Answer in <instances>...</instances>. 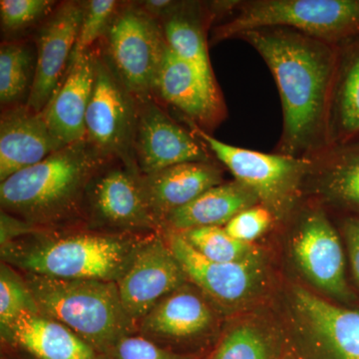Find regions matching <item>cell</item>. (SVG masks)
<instances>
[{"instance_id": "cell-21", "label": "cell", "mask_w": 359, "mask_h": 359, "mask_svg": "<svg viewBox=\"0 0 359 359\" xmlns=\"http://www.w3.org/2000/svg\"><path fill=\"white\" fill-rule=\"evenodd\" d=\"M330 146L359 138V39L339 47L327 108Z\"/></svg>"}, {"instance_id": "cell-6", "label": "cell", "mask_w": 359, "mask_h": 359, "mask_svg": "<svg viewBox=\"0 0 359 359\" xmlns=\"http://www.w3.org/2000/svg\"><path fill=\"white\" fill-rule=\"evenodd\" d=\"M184 122L214 159L230 171L236 181L256 194L259 203L268 207L275 216L282 217L294 207L304 188L311 159L231 145L218 140L192 122Z\"/></svg>"}, {"instance_id": "cell-30", "label": "cell", "mask_w": 359, "mask_h": 359, "mask_svg": "<svg viewBox=\"0 0 359 359\" xmlns=\"http://www.w3.org/2000/svg\"><path fill=\"white\" fill-rule=\"evenodd\" d=\"M271 346L266 335L250 325L233 328L219 344L212 359H269Z\"/></svg>"}, {"instance_id": "cell-3", "label": "cell", "mask_w": 359, "mask_h": 359, "mask_svg": "<svg viewBox=\"0 0 359 359\" xmlns=\"http://www.w3.org/2000/svg\"><path fill=\"white\" fill-rule=\"evenodd\" d=\"M39 313L62 323L97 353L130 335L135 321L123 308L117 283L63 280L25 273Z\"/></svg>"}, {"instance_id": "cell-12", "label": "cell", "mask_w": 359, "mask_h": 359, "mask_svg": "<svg viewBox=\"0 0 359 359\" xmlns=\"http://www.w3.org/2000/svg\"><path fill=\"white\" fill-rule=\"evenodd\" d=\"M85 2L65 1L48 15L37 34L32 89L25 105L41 112L62 83L83 18Z\"/></svg>"}, {"instance_id": "cell-17", "label": "cell", "mask_w": 359, "mask_h": 359, "mask_svg": "<svg viewBox=\"0 0 359 359\" xmlns=\"http://www.w3.org/2000/svg\"><path fill=\"white\" fill-rule=\"evenodd\" d=\"M60 148L42 111L34 112L25 105L6 109L0 121V181L39 164Z\"/></svg>"}, {"instance_id": "cell-2", "label": "cell", "mask_w": 359, "mask_h": 359, "mask_svg": "<svg viewBox=\"0 0 359 359\" xmlns=\"http://www.w3.org/2000/svg\"><path fill=\"white\" fill-rule=\"evenodd\" d=\"M86 139L59 149L1 182L6 212L28 223H52L77 211L99 170L110 162Z\"/></svg>"}, {"instance_id": "cell-7", "label": "cell", "mask_w": 359, "mask_h": 359, "mask_svg": "<svg viewBox=\"0 0 359 359\" xmlns=\"http://www.w3.org/2000/svg\"><path fill=\"white\" fill-rule=\"evenodd\" d=\"M100 49L138 102L154 99L156 78L167 49L159 20L140 4H120Z\"/></svg>"}, {"instance_id": "cell-9", "label": "cell", "mask_w": 359, "mask_h": 359, "mask_svg": "<svg viewBox=\"0 0 359 359\" xmlns=\"http://www.w3.org/2000/svg\"><path fill=\"white\" fill-rule=\"evenodd\" d=\"M134 157L142 175L189 162L215 161L204 144L149 99L139 102Z\"/></svg>"}, {"instance_id": "cell-13", "label": "cell", "mask_w": 359, "mask_h": 359, "mask_svg": "<svg viewBox=\"0 0 359 359\" xmlns=\"http://www.w3.org/2000/svg\"><path fill=\"white\" fill-rule=\"evenodd\" d=\"M142 174L120 161H110L87 189L90 210L99 222L122 230H148L161 226L144 194Z\"/></svg>"}, {"instance_id": "cell-14", "label": "cell", "mask_w": 359, "mask_h": 359, "mask_svg": "<svg viewBox=\"0 0 359 359\" xmlns=\"http://www.w3.org/2000/svg\"><path fill=\"white\" fill-rule=\"evenodd\" d=\"M292 249L295 261L313 285L335 297L348 299L344 250L325 210L313 208L304 212Z\"/></svg>"}, {"instance_id": "cell-25", "label": "cell", "mask_w": 359, "mask_h": 359, "mask_svg": "<svg viewBox=\"0 0 359 359\" xmlns=\"http://www.w3.org/2000/svg\"><path fill=\"white\" fill-rule=\"evenodd\" d=\"M306 180L328 199L359 208V141L330 146L311 159Z\"/></svg>"}, {"instance_id": "cell-26", "label": "cell", "mask_w": 359, "mask_h": 359, "mask_svg": "<svg viewBox=\"0 0 359 359\" xmlns=\"http://www.w3.org/2000/svg\"><path fill=\"white\" fill-rule=\"evenodd\" d=\"M35 63L28 45L6 42L0 48V101L2 106H18L28 98L34 77Z\"/></svg>"}, {"instance_id": "cell-27", "label": "cell", "mask_w": 359, "mask_h": 359, "mask_svg": "<svg viewBox=\"0 0 359 359\" xmlns=\"http://www.w3.org/2000/svg\"><path fill=\"white\" fill-rule=\"evenodd\" d=\"M202 256L219 263H238L256 257L250 244L231 237L221 226H201L179 231Z\"/></svg>"}, {"instance_id": "cell-33", "label": "cell", "mask_w": 359, "mask_h": 359, "mask_svg": "<svg viewBox=\"0 0 359 359\" xmlns=\"http://www.w3.org/2000/svg\"><path fill=\"white\" fill-rule=\"evenodd\" d=\"M104 359H178L142 337L127 335L103 353Z\"/></svg>"}, {"instance_id": "cell-32", "label": "cell", "mask_w": 359, "mask_h": 359, "mask_svg": "<svg viewBox=\"0 0 359 359\" xmlns=\"http://www.w3.org/2000/svg\"><path fill=\"white\" fill-rule=\"evenodd\" d=\"M275 217L268 207L257 204L238 212L224 229L236 240L252 244L271 228Z\"/></svg>"}, {"instance_id": "cell-29", "label": "cell", "mask_w": 359, "mask_h": 359, "mask_svg": "<svg viewBox=\"0 0 359 359\" xmlns=\"http://www.w3.org/2000/svg\"><path fill=\"white\" fill-rule=\"evenodd\" d=\"M39 311L25 278L11 266L1 264L0 269V323L8 327L23 311Z\"/></svg>"}, {"instance_id": "cell-15", "label": "cell", "mask_w": 359, "mask_h": 359, "mask_svg": "<svg viewBox=\"0 0 359 359\" xmlns=\"http://www.w3.org/2000/svg\"><path fill=\"white\" fill-rule=\"evenodd\" d=\"M166 243L187 278L221 304L248 301L261 285L263 269L256 257L238 263L211 261L191 247L176 231H168Z\"/></svg>"}, {"instance_id": "cell-23", "label": "cell", "mask_w": 359, "mask_h": 359, "mask_svg": "<svg viewBox=\"0 0 359 359\" xmlns=\"http://www.w3.org/2000/svg\"><path fill=\"white\" fill-rule=\"evenodd\" d=\"M215 20L216 15L211 4L177 1L173 9L159 20L170 50L212 78L215 76L208 53L207 30Z\"/></svg>"}, {"instance_id": "cell-28", "label": "cell", "mask_w": 359, "mask_h": 359, "mask_svg": "<svg viewBox=\"0 0 359 359\" xmlns=\"http://www.w3.org/2000/svg\"><path fill=\"white\" fill-rule=\"evenodd\" d=\"M119 6V2L115 0L85 2L83 18L71 54L69 65L87 51L91 50L96 41L102 39Z\"/></svg>"}, {"instance_id": "cell-31", "label": "cell", "mask_w": 359, "mask_h": 359, "mask_svg": "<svg viewBox=\"0 0 359 359\" xmlns=\"http://www.w3.org/2000/svg\"><path fill=\"white\" fill-rule=\"evenodd\" d=\"M55 2L49 0H1L0 20L2 30L18 32L54 11Z\"/></svg>"}, {"instance_id": "cell-1", "label": "cell", "mask_w": 359, "mask_h": 359, "mask_svg": "<svg viewBox=\"0 0 359 359\" xmlns=\"http://www.w3.org/2000/svg\"><path fill=\"white\" fill-rule=\"evenodd\" d=\"M275 79L283 130L273 152L313 159L330 147L327 108L339 47L287 27L242 33Z\"/></svg>"}, {"instance_id": "cell-19", "label": "cell", "mask_w": 359, "mask_h": 359, "mask_svg": "<svg viewBox=\"0 0 359 359\" xmlns=\"http://www.w3.org/2000/svg\"><path fill=\"white\" fill-rule=\"evenodd\" d=\"M141 181L149 208L163 224L171 212L223 183V169L216 161L183 163L142 175Z\"/></svg>"}, {"instance_id": "cell-18", "label": "cell", "mask_w": 359, "mask_h": 359, "mask_svg": "<svg viewBox=\"0 0 359 359\" xmlns=\"http://www.w3.org/2000/svg\"><path fill=\"white\" fill-rule=\"evenodd\" d=\"M294 304L309 337L330 359H359V311L340 308L297 287Z\"/></svg>"}, {"instance_id": "cell-22", "label": "cell", "mask_w": 359, "mask_h": 359, "mask_svg": "<svg viewBox=\"0 0 359 359\" xmlns=\"http://www.w3.org/2000/svg\"><path fill=\"white\" fill-rule=\"evenodd\" d=\"M257 204L261 203L256 194L235 180L205 191L190 204L171 212L163 224L176 231L226 226L238 212Z\"/></svg>"}, {"instance_id": "cell-10", "label": "cell", "mask_w": 359, "mask_h": 359, "mask_svg": "<svg viewBox=\"0 0 359 359\" xmlns=\"http://www.w3.org/2000/svg\"><path fill=\"white\" fill-rule=\"evenodd\" d=\"M181 112L183 119L211 133L228 116L216 78L175 55L167 46L156 78L154 97Z\"/></svg>"}, {"instance_id": "cell-4", "label": "cell", "mask_w": 359, "mask_h": 359, "mask_svg": "<svg viewBox=\"0 0 359 359\" xmlns=\"http://www.w3.org/2000/svg\"><path fill=\"white\" fill-rule=\"evenodd\" d=\"M141 243L119 236L75 233L6 243L1 255L8 266L33 275L117 283Z\"/></svg>"}, {"instance_id": "cell-34", "label": "cell", "mask_w": 359, "mask_h": 359, "mask_svg": "<svg viewBox=\"0 0 359 359\" xmlns=\"http://www.w3.org/2000/svg\"><path fill=\"white\" fill-rule=\"evenodd\" d=\"M347 247L354 276L359 283V219H348L344 224Z\"/></svg>"}, {"instance_id": "cell-20", "label": "cell", "mask_w": 359, "mask_h": 359, "mask_svg": "<svg viewBox=\"0 0 359 359\" xmlns=\"http://www.w3.org/2000/svg\"><path fill=\"white\" fill-rule=\"evenodd\" d=\"M1 330L36 359H97L93 347L70 328L39 311H23Z\"/></svg>"}, {"instance_id": "cell-8", "label": "cell", "mask_w": 359, "mask_h": 359, "mask_svg": "<svg viewBox=\"0 0 359 359\" xmlns=\"http://www.w3.org/2000/svg\"><path fill=\"white\" fill-rule=\"evenodd\" d=\"M139 102L96 49L95 82L87 109L85 139L104 157L137 168L134 140Z\"/></svg>"}, {"instance_id": "cell-24", "label": "cell", "mask_w": 359, "mask_h": 359, "mask_svg": "<svg viewBox=\"0 0 359 359\" xmlns=\"http://www.w3.org/2000/svg\"><path fill=\"white\" fill-rule=\"evenodd\" d=\"M212 320L211 309L199 295L181 287L158 302L141 320V327L154 337L185 339L205 332Z\"/></svg>"}, {"instance_id": "cell-16", "label": "cell", "mask_w": 359, "mask_h": 359, "mask_svg": "<svg viewBox=\"0 0 359 359\" xmlns=\"http://www.w3.org/2000/svg\"><path fill=\"white\" fill-rule=\"evenodd\" d=\"M96 49L68 65L62 83L42 111L52 136L61 147L85 139L87 109L95 82Z\"/></svg>"}, {"instance_id": "cell-11", "label": "cell", "mask_w": 359, "mask_h": 359, "mask_svg": "<svg viewBox=\"0 0 359 359\" xmlns=\"http://www.w3.org/2000/svg\"><path fill=\"white\" fill-rule=\"evenodd\" d=\"M186 273L166 241H144L117 283L123 308L134 321L143 320L165 297L183 287Z\"/></svg>"}, {"instance_id": "cell-5", "label": "cell", "mask_w": 359, "mask_h": 359, "mask_svg": "<svg viewBox=\"0 0 359 359\" xmlns=\"http://www.w3.org/2000/svg\"><path fill=\"white\" fill-rule=\"evenodd\" d=\"M212 43L264 27H287L341 46L359 39V0H243L224 2Z\"/></svg>"}]
</instances>
